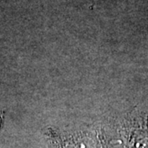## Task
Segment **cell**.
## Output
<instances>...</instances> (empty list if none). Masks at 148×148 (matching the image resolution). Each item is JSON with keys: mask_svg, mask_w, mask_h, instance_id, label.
I'll return each instance as SVG.
<instances>
[{"mask_svg": "<svg viewBox=\"0 0 148 148\" xmlns=\"http://www.w3.org/2000/svg\"><path fill=\"white\" fill-rule=\"evenodd\" d=\"M1 119H2V115L0 114V122H1Z\"/></svg>", "mask_w": 148, "mask_h": 148, "instance_id": "cell-1", "label": "cell"}]
</instances>
